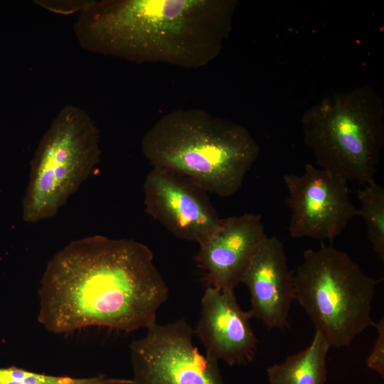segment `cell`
<instances>
[{"label": "cell", "instance_id": "1", "mask_svg": "<svg viewBox=\"0 0 384 384\" xmlns=\"http://www.w3.org/2000/svg\"><path fill=\"white\" fill-rule=\"evenodd\" d=\"M38 321L69 334L90 327L148 329L169 297L149 247L95 235L69 242L48 261L38 289Z\"/></svg>", "mask_w": 384, "mask_h": 384}, {"label": "cell", "instance_id": "2", "mask_svg": "<svg viewBox=\"0 0 384 384\" xmlns=\"http://www.w3.org/2000/svg\"><path fill=\"white\" fill-rule=\"evenodd\" d=\"M237 0L88 1L74 31L84 48L133 63L204 67L221 53Z\"/></svg>", "mask_w": 384, "mask_h": 384}, {"label": "cell", "instance_id": "3", "mask_svg": "<svg viewBox=\"0 0 384 384\" xmlns=\"http://www.w3.org/2000/svg\"><path fill=\"white\" fill-rule=\"evenodd\" d=\"M141 147L152 167L182 174L220 197L239 191L260 154L245 127L199 109L165 114L146 132Z\"/></svg>", "mask_w": 384, "mask_h": 384}, {"label": "cell", "instance_id": "4", "mask_svg": "<svg viewBox=\"0 0 384 384\" xmlns=\"http://www.w3.org/2000/svg\"><path fill=\"white\" fill-rule=\"evenodd\" d=\"M302 129L319 168L347 181L374 180L384 146V105L374 87L324 96L303 113Z\"/></svg>", "mask_w": 384, "mask_h": 384}, {"label": "cell", "instance_id": "5", "mask_svg": "<svg viewBox=\"0 0 384 384\" xmlns=\"http://www.w3.org/2000/svg\"><path fill=\"white\" fill-rule=\"evenodd\" d=\"M294 299L330 347H344L369 327L380 279L366 274L346 252L321 242L293 273Z\"/></svg>", "mask_w": 384, "mask_h": 384}, {"label": "cell", "instance_id": "6", "mask_svg": "<svg viewBox=\"0 0 384 384\" xmlns=\"http://www.w3.org/2000/svg\"><path fill=\"white\" fill-rule=\"evenodd\" d=\"M99 133L81 108L63 107L43 135L31 161L23 218L36 223L54 217L100 159Z\"/></svg>", "mask_w": 384, "mask_h": 384}, {"label": "cell", "instance_id": "7", "mask_svg": "<svg viewBox=\"0 0 384 384\" xmlns=\"http://www.w3.org/2000/svg\"><path fill=\"white\" fill-rule=\"evenodd\" d=\"M184 319L147 329L129 345L132 384H224L218 361L193 344Z\"/></svg>", "mask_w": 384, "mask_h": 384}, {"label": "cell", "instance_id": "8", "mask_svg": "<svg viewBox=\"0 0 384 384\" xmlns=\"http://www.w3.org/2000/svg\"><path fill=\"white\" fill-rule=\"evenodd\" d=\"M284 181L291 209L289 233L294 238L332 242L358 215L348 181L309 163L302 175L287 174Z\"/></svg>", "mask_w": 384, "mask_h": 384}, {"label": "cell", "instance_id": "9", "mask_svg": "<svg viewBox=\"0 0 384 384\" xmlns=\"http://www.w3.org/2000/svg\"><path fill=\"white\" fill-rule=\"evenodd\" d=\"M143 188L146 212L176 238L201 245L220 225L208 192L182 174L152 167Z\"/></svg>", "mask_w": 384, "mask_h": 384}, {"label": "cell", "instance_id": "10", "mask_svg": "<svg viewBox=\"0 0 384 384\" xmlns=\"http://www.w3.org/2000/svg\"><path fill=\"white\" fill-rule=\"evenodd\" d=\"M250 311H243L234 291L208 286L201 298L200 318L194 329L206 355L229 366L245 365L255 358L257 338Z\"/></svg>", "mask_w": 384, "mask_h": 384}, {"label": "cell", "instance_id": "11", "mask_svg": "<svg viewBox=\"0 0 384 384\" xmlns=\"http://www.w3.org/2000/svg\"><path fill=\"white\" fill-rule=\"evenodd\" d=\"M266 236L260 215L244 213L222 219L218 230L199 245L196 257L208 285L234 291Z\"/></svg>", "mask_w": 384, "mask_h": 384}, {"label": "cell", "instance_id": "12", "mask_svg": "<svg viewBox=\"0 0 384 384\" xmlns=\"http://www.w3.org/2000/svg\"><path fill=\"white\" fill-rule=\"evenodd\" d=\"M240 282L250 295L253 315L267 327L284 328L294 299L293 272L288 267L284 247L275 236L267 237L253 253Z\"/></svg>", "mask_w": 384, "mask_h": 384}, {"label": "cell", "instance_id": "13", "mask_svg": "<svg viewBox=\"0 0 384 384\" xmlns=\"http://www.w3.org/2000/svg\"><path fill=\"white\" fill-rule=\"evenodd\" d=\"M330 346L315 331L311 343L303 351L267 369L269 384H325L326 356Z\"/></svg>", "mask_w": 384, "mask_h": 384}, {"label": "cell", "instance_id": "14", "mask_svg": "<svg viewBox=\"0 0 384 384\" xmlns=\"http://www.w3.org/2000/svg\"><path fill=\"white\" fill-rule=\"evenodd\" d=\"M361 202L358 215L366 223L368 238L373 251L384 260V188L375 180L357 191Z\"/></svg>", "mask_w": 384, "mask_h": 384}, {"label": "cell", "instance_id": "15", "mask_svg": "<svg viewBox=\"0 0 384 384\" xmlns=\"http://www.w3.org/2000/svg\"><path fill=\"white\" fill-rule=\"evenodd\" d=\"M0 384H132V380L104 374L83 378L54 375L10 366L0 367Z\"/></svg>", "mask_w": 384, "mask_h": 384}, {"label": "cell", "instance_id": "16", "mask_svg": "<svg viewBox=\"0 0 384 384\" xmlns=\"http://www.w3.org/2000/svg\"><path fill=\"white\" fill-rule=\"evenodd\" d=\"M378 336L373 350L366 360L368 368L384 377V319L380 318L375 324Z\"/></svg>", "mask_w": 384, "mask_h": 384}, {"label": "cell", "instance_id": "17", "mask_svg": "<svg viewBox=\"0 0 384 384\" xmlns=\"http://www.w3.org/2000/svg\"><path fill=\"white\" fill-rule=\"evenodd\" d=\"M88 1H69L65 3H38L41 4V5L44 6L45 7L53 10V11L56 12H63V13H68V12H73L75 11L79 10L80 11L82 10V9L85 6Z\"/></svg>", "mask_w": 384, "mask_h": 384}]
</instances>
